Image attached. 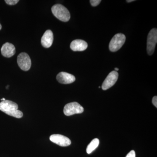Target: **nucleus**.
<instances>
[{"label":"nucleus","instance_id":"3","mask_svg":"<svg viewBox=\"0 0 157 157\" xmlns=\"http://www.w3.org/2000/svg\"><path fill=\"white\" fill-rule=\"evenodd\" d=\"M126 40V37L123 34L118 33L114 36L109 44L110 51L115 52L119 50L124 45Z\"/></svg>","mask_w":157,"mask_h":157},{"label":"nucleus","instance_id":"10","mask_svg":"<svg viewBox=\"0 0 157 157\" xmlns=\"http://www.w3.org/2000/svg\"><path fill=\"white\" fill-rule=\"evenodd\" d=\"M87 42L81 39L73 40L70 44V48L73 51H83L87 48Z\"/></svg>","mask_w":157,"mask_h":157},{"label":"nucleus","instance_id":"1","mask_svg":"<svg viewBox=\"0 0 157 157\" xmlns=\"http://www.w3.org/2000/svg\"><path fill=\"white\" fill-rule=\"evenodd\" d=\"M18 105L13 101L6 100L0 103V110L7 115L17 118H21L23 116V113L18 109Z\"/></svg>","mask_w":157,"mask_h":157},{"label":"nucleus","instance_id":"20","mask_svg":"<svg viewBox=\"0 0 157 157\" xmlns=\"http://www.w3.org/2000/svg\"><path fill=\"white\" fill-rule=\"evenodd\" d=\"M115 71H117H117H118L119 69H118L117 68H115Z\"/></svg>","mask_w":157,"mask_h":157},{"label":"nucleus","instance_id":"14","mask_svg":"<svg viewBox=\"0 0 157 157\" xmlns=\"http://www.w3.org/2000/svg\"><path fill=\"white\" fill-rule=\"evenodd\" d=\"M91 6L93 7H96L98 6L101 2V0H90V1Z\"/></svg>","mask_w":157,"mask_h":157},{"label":"nucleus","instance_id":"8","mask_svg":"<svg viewBox=\"0 0 157 157\" xmlns=\"http://www.w3.org/2000/svg\"><path fill=\"white\" fill-rule=\"evenodd\" d=\"M49 139L52 142L62 147L68 146L71 144V140L68 137L59 134L52 135Z\"/></svg>","mask_w":157,"mask_h":157},{"label":"nucleus","instance_id":"7","mask_svg":"<svg viewBox=\"0 0 157 157\" xmlns=\"http://www.w3.org/2000/svg\"><path fill=\"white\" fill-rule=\"evenodd\" d=\"M118 73L115 71H113L108 74L102 84V88L104 90H108L113 86L117 81Z\"/></svg>","mask_w":157,"mask_h":157},{"label":"nucleus","instance_id":"2","mask_svg":"<svg viewBox=\"0 0 157 157\" xmlns=\"http://www.w3.org/2000/svg\"><path fill=\"white\" fill-rule=\"evenodd\" d=\"M52 11L56 17L62 21L67 22L70 19V12L63 5L60 4L54 5L52 8Z\"/></svg>","mask_w":157,"mask_h":157},{"label":"nucleus","instance_id":"21","mask_svg":"<svg viewBox=\"0 0 157 157\" xmlns=\"http://www.w3.org/2000/svg\"><path fill=\"white\" fill-rule=\"evenodd\" d=\"M2 28V26L1 25V23H0V30H1V29Z\"/></svg>","mask_w":157,"mask_h":157},{"label":"nucleus","instance_id":"4","mask_svg":"<svg viewBox=\"0 0 157 157\" xmlns=\"http://www.w3.org/2000/svg\"><path fill=\"white\" fill-rule=\"evenodd\" d=\"M157 42V29H153L150 31L147 36V49L149 55H152L153 54Z\"/></svg>","mask_w":157,"mask_h":157},{"label":"nucleus","instance_id":"12","mask_svg":"<svg viewBox=\"0 0 157 157\" xmlns=\"http://www.w3.org/2000/svg\"><path fill=\"white\" fill-rule=\"evenodd\" d=\"M1 52L4 57H11L15 53V48L13 44L9 42H6L2 46Z\"/></svg>","mask_w":157,"mask_h":157},{"label":"nucleus","instance_id":"6","mask_svg":"<svg viewBox=\"0 0 157 157\" xmlns=\"http://www.w3.org/2000/svg\"><path fill=\"white\" fill-rule=\"evenodd\" d=\"M17 63L18 66L23 71H28L30 69L32 63L28 54L25 52L20 54L17 58Z\"/></svg>","mask_w":157,"mask_h":157},{"label":"nucleus","instance_id":"5","mask_svg":"<svg viewBox=\"0 0 157 157\" xmlns=\"http://www.w3.org/2000/svg\"><path fill=\"white\" fill-rule=\"evenodd\" d=\"M84 111L83 107L77 102L69 103L65 105L64 108V113L66 116L74 115L75 114L81 113Z\"/></svg>","mask_w":157,"mask_h":157},{"label":"nucleus","instance_id":"9","mask_svg":"<svg viewBox=\"0 0 157 157\" xmlns=\"http://www.w3.org/2000/svg\"><path fill=\"white\" fill-rule=\"evenodd\" d=\"M57 80L62 84H70L73 83L76 80L75 76L66 72H60L57 75Z\"/></svg>","mask_w":157,"mask_h":157},{"label":"nucleus","instance_id":"11","mask_svg":"<svg viewBox=\"0 0 157 157\" xmlns=\"http://www.w3.org/2000/svg\"><path fill=\"white\" fill-rule=\"evenodd\" d=\"M53 39V34L52 31L48 30L42 36L41 39V44L45 48H49L52 45Z\"/></svg>","mask_w":157,"mask_h":157},{"label":"nucleus","instance_id":"15","mask_svg":"<svg viewBox=\"0 0 157 157\" xmlns=\"http://www.w3.org/2000/svg\"><path fill=\"white\" fill-rule=\"evenodd\" d=\"M5 2L7 3L8 5L12 6V5H15L19 2L18 0H6Z\"/></svg>","mask_w":157,"mask_h":157},{"label":"nucleus","instance_id":"16","mask_svg":"<svg viewBox=\"0 0 157 157\" xmlns=\"http://www.w3.org/2000/svg\"><path fill=\"white\" fill-rule=\"evenodd\" d=\"M126 157H135V152L134 150L131 151L127 155Z\"/></svg>","mask_w":157,"mask_h":157},{"label":"nucleus","instance_id":"13","mask_svg":"<svg viewBox=\"0 0 157 157\" xmlns=\"http://www.w3.org/2000/svg\"><path fill=\"white\" fill-rule=\"evenodd\" d=\"M100 143V141L98 138H94L93 139L90 143L88 145L86 148V152L88 154L91 153L93 151L95 150L98 147Z\"/></svg>","mask_w":157,"mask_h":157},{"label":"nucleus","instance_id":"18","mask_svg":"<svg viewBox=\"0 0 157 157\" xmlns=\"http://www.w3.org/2000/svg\"><path fill=\"white\" fill-rule=\"evenodd\" d=\"M134 0H130V1H129V0H128V1H127V2H134Z\"/></svg>","mask_w":157,"mask_h":157},{"label":"nucleus","instance_id":"19","mask_svg":"<svg viewBox=\"0 0 157 157\" xmlns=\"http://www.w3.org/2000/svg\"><path fill=\"white\" fill-rule=\"evenodd\" d=\"M1 100H2V101H6V99H5V98H3L2 99H1Z\"/></svg>","mask_w":157,"mask_h":157},{"label":"nucleus","instance_id":"17","mask_svg":"<svg viewBox=\"0 0 157 157\" xmlns=\"http://www.w3.org/2000/svg\"><path fill=\"white\" fill-rule=\"evenodd\" d=\"M152 103L155 107H157V96H155L152 99Z\"/></svg>","mask_w":157,"mask_h":157}]
</instances>
